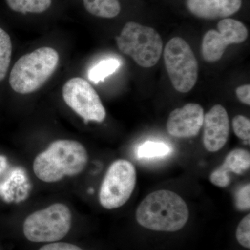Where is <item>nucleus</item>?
Instances as JSON below:
<instances>
[{"instance_id": "nucleus-1", "label": "nucleus", "mask_w": 250, "mask_h": 250, "mask_svg": "<svg viewBox=\"0 0 250 250\" xmlns=\"http://www.w3.org/2000/svg\"><path fill=\"white\" fill-rule=\"evenodd\" d=\"M88 161V152L82 143L72 140H58L36 156L33 170L42 182L55 183L64 177L82 173Z\"/></svg>"}, {"instance_id": "nucleus-2", "label": "nucleus", "mask_w": 250, "mask_h": 250, "mask_svg": "<svg viewBox=\"0 0 250 250\" xmlns=\"http://www.w3.org/2000/svg\"><path fill=\"white\" fill-rule=\"evenodd\" d=\"M188 217V208L183 199L167 190L148 195L136 212V220L143 228L166 232H174L183 228Z\"/></svg>"}, {"instance_id": "nucleus-3", "label": "nucleus", "mask_w": 250, "mask_h": 250, "mask_svg": "<svg viewBox=\"0 0 250 250\" xmlns=\"http://www.w3.org/2000/svg\"><path fill=\"white\" fill-rule=\"evenodd\" d=\"M59 55L52 47H41L21 57L10 74L9 83L20 94H29L42 86L58 67Z\"/></svg>"}, {"instance_id": "nucleus-4", "label": "nucleus", "mask_w": 250, "mask_h": 250, "mask_svg": "<svg viewBox=\"0 0 250 250\" xmlns=\"http://www.w3.org/2000/svg\"><path fill=\"white\" fill-rule=\"evenodd\" d=\"M116 42L122 53L146 68L157 63L164 47L160 34L155 29L135 22L125 24Z\"/></svg>"}, {"instance_id": "nucleus-5", "label": "nucleus", "mask_w": 250, "mask_h": 250, "mask_svg": "<svg viewBox=\"0 0 250 250\" xmlns=\"http://www.w3.org/2000/svg\"><path fill=\"white\" fill-rule=\"evenodd\" d=\"M71 225L70 208L56 203L29 215L23 223V233L34 243H54L66 236Z\"/></svg>"}, {"instance_id": "nucleus-6", "label": "nucleus", "mask_w": 250, "mask_h": 250, "mask_svg": "<svg viewBox=\"0 0 250 250\" xmlns=\"http://www.w3.org/2000/svg\"><path fill=\"white\" fill-rule=\"evenodd\" d=\"M164 62L174 89L186 93L195 86L198 77V62L191 47L180 37H174L166 44Z\"/></svg>"}, {"instance_id": "nucleus-7", "label": "nucleus", "mask_w": 250, "mask_h": 250, "mask_svg": "<svg viewBox=\"0 0 250 250\" xmlns=\"http://www.w3.org/2000/svg\"><path fill=\"white\" fill-rule=\"evenodd\" d=\"M136 184L134 166L125 159L112 163L100 187V205L106 209L119 208L131 196Z\"/></svg>"}, {"instance_id": "nucleus-8", "label": "nucleus", "mask_w": 250, "mask_h": 250, "mask_svg": "<svg viewBox=\"0 0 250 250\" xmlns=\"http://www.w3.org/2000/svg\"><path fill=\"white\" fill-rule=\"evenodd\" d=\"M62 97L69 107L85 121L102 123L106 118V110L93 86L87 81L75 77L62 87Z\"/></svg>"}, {"instance_id": "nucleus-9", "label": "nucleus", "mask_w": 250, "mask_h": 250, "mask_svg": "<svg viewBox=\"0 0 250 250\" xmlns=\"http://www.w3.org/2000/svg\"><path fill=\"white\" fill-rule=\"evenodd\" d=\"M217 27L218 30L207 31L202 39V55L207 62H218L228 45L242 43L248 37L246 25L232 18H224Z\"/></svg>"}, {"instance_id": "nucleus-10", "label": "nucleus", "mask_w": 250, "mask_h": 250, "mask_svg": "<svg viewBox=\"0 0 250 250\" xmlns=\"http://www.w3.org/2000/svg\"><path fill=\"white\" fill-rule=\"evenodd\" d=\"M204 109L198 104L189 103L171 112L167 121V132L173 137L196 136L203 125Z\"/></svg>"}, {"instance_id": "nucleus-11", "label": "nucleus", "mask_w": 250, "mask_h": 250, "mask_svg": "<svg viewBox=\"0 0 250 250\" xmlns=\"http://www.w3.org/2000/svg\"><path fill=\"white\" fill-rule=\"evenodd\" d=\"M203 144L210 152H218L225 146L229 136L228 113L222 105L216 104L204 117Z\"/></svg>"}, {"instance_id": "nucleus-12", "label": "nucleus", "mask_w": 250, "mask_h": 250, "mask_svg": "<svg viewBox=\"0 0 250 250\" xmlns=\"http://www.w3.org/2000/svg\"><path fill=\"white\" fill-rule=\"evenodd\" d=\"M186 4L189 11L197 18L224 19L239 11L242 0H187Z\"/></svg>"}, {"instance_id": "nucleus-13", "label": "nucleus", "mask_w": 250, "mask_h": 250, "mask_svg": "<svg viewBox=\"0 0 250 250\" xmlns=\"http://www.w3.org/2000/svg\"><path fill=\"white\" fill-rule=\"evenodd\" d=\"M250 167V152L243 149H233L229 153L223 164L210 174V182L218 187H228L231 183L230 174H243Z\"/></svg>"}, {"instance_id": "nucleus-14", "label": "nucleus", "mask_w": 250, "mask_h": 250, "mask_svg": "<svg viewBox=\"0 0 250 250\" xmlns=\"http://www.w3.org/2000/svg\"><path fill=\"white\" fill-rule=\"evenodd\" d=\"M83 2L86 11L97 17L113 18L121 12L118 0H83Z\"/></svg>"}, {"instance_id": "nucleus-15", "label": "nucleus", "mask_w": 250, "mask_h": 250, "mask_svg": "<svg viewBox=\"0 0 250 250\" xmlns=\"http://www.w3.org/2000/svg\"><path fill=\"white\" fill-rule=\"evenodd\" d=\"M10 9L22 14H41L52 5V0H6Z\"/></svg>"}, {"instance_id": "nucleus-16", "label": "nucleus", "mask_w": 250, "mask_h": 250, "mask_svg": "<svg viewBox=\"0 0 250 250\" xmlns=\"http://www.w3.org/2000/svg\"><path fill=\"white\" fill-rule=\"evenodd\" d=\"M121 66L118 59L109 58L104 59L90 68L88 72V78L95 83L103 82L106 77L113 75Z\"/></svg>"}, {"instance_id": "nucleus-17", "label": "nucleus", "mask_w": 250, "mask_h": 250, "mask_svg": "<svg viewBox=\"0 0 250 250\" xmlns=\"http://www.w3.org/2000/svg\"><path fill=\"white\" fill-rule=\"evenodd\" d=\"M12 55V42L7 32L0 28V82L7 74Z\"/></svg>"}, {"instance_id": "nucleus-18", "label": "nucleus", "mask_w": 250, "mask_h": 250, "mask_svg": "<svg viewBox=\"0 0 250 250\" xmlns=\"http://www.w3.org/2000/svg\"><path fill=\"white\" fill-rule=\"evenodd\" d=\"M172 148L164 143L147 141L139 147L137 156L139 159H154L169 155Z\"/></svg>"}, {"instance_id": "nucleus-19", "label": "nucleus", "mask_w": 250, "mask_h": 250, "mask_svg": "<svg viewBox=\"0 0 250 250\" xmlns=\"http://www.w3.org/2000/svg\"><path fill=\"white\" fill-rule=\"evenodd\" d=\"M232 126L234 134L237 137L243 141H250V121L246 116H235L232 120Z\"/></svg>"}, {"instance_id": "nucleus-20", "label": "nucleus", "mask_w": 250, "mask_h": 250, "mask_svg": "<svg viewBox=\"0 0 250 250\" xmlns=\"http://www.w3.org/2000/svg\"><path fill=\"white\" fill-rule=\"evenodd\" d=\"M236 238L238 243L244 248H250V215L241 220L236 229Z\"/></svg>"}, {"instance_id": "nucleus-21", "label": "nucleus", "mask_w": 250, "mask_h": 250, "mask_svg": "<svg viewBox=\"0 0 250 250\" xmlns=\"http://www.w3.org/2000/svg\"><path fill=\"white\" fill-rule=\"evenodd\" d=\"M236 206L240 210H249L250 208V185L247 184L241 188L236 193Z\"/></svg>"}, {"instance_id": "nucleus-22", "label": "nucleus", "mask_w": 250, "mask_h": 250, "mask_svg": "<svg viewBox=\"0 0 250 250\" xmlns=\"http://www.w3.org/2000/svg\"><path fill=\"white\" fill-rule=\"evenodd\" d=\"M39 250H83L80 247L71 243L54 242L42 246Z\"/></svg>"}, {"instance_id": "nucleus-23", "label": "nucleus", "mask_w": 250, "mask_h": 250, "mask_svg": "<svg viewBox=\"0 0 250 250\" xmlns=\"http://www.w3.org/2000/svg\"><path fill=\"white\" fill-rule=\"evenodd\" d=\"M236 94L238 100L246 105H250V85L245 84L238 87Z\"/></svg>"}]
</instances>
